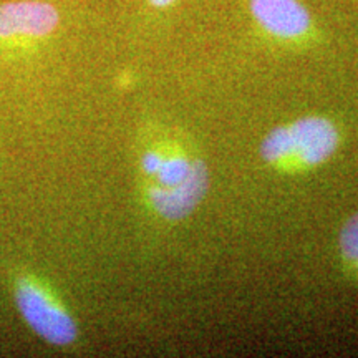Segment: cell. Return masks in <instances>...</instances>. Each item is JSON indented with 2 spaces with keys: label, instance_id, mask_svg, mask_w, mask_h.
<instances>
[{
  "label": "cell",
  "instance_id": "obj_2",
  "mask_svg": "<svg viewBox=\"0 0 358 358\" xmlns=\"http://www.w3.org/2000/svg\"><path fill=\"white\" fill-rule=\"evenodd\" d=\"M13 294L20 315L40 338L55 347H69L77 340L73 317L45 285L32 277H20Z\"/></svg>",
  "mask_w": 358,
  "mask_h": 358
},
{
  "label": "cell",
  "instance_id": "obj_9",
  "mask_svg": "<svg viewBox=\"0 0 358 358\" xmlns=\"http://www.w3.org/2000/svg\"><path fill=\"white\" fill-rule=\"evenodd\" d=\"M148 2H150L151 6L156 7V8H166L169 6H173L176 0H148Z\"/></svg>",
  "mask_w": 358,
  "mask_h": 358
},
{
  "label": "cell",
  "instance_id": "obj_3",
  "mask_svg": "<svg viewBox=\"0 0 358 358\" xmlns=\"http://www.w3.org/2000/svg\"><path fill=\"white\" fill-rule=\"evenodd\" d=\"M57 8L45 2L22 0L0 6V42L22 43L48 37L58 27Z\"/></svg>",
  "mask_w": 358,
  "mask_h": 358
},
{
  "label": "cell",
  "instance_id": "obj_4",
  "mask_svg": "<svg viewBox=\"0 0 358 358\" xmlns=\"http://www.w3.org/2000/svg\"><path fill=\"white\" fill-rule=\"evenodd\" d=\"M257 25L280 40L303 38L312 30L310 13L301 0H249Z\"/></svg>",
  "mask_w": 358,
  "mask_h": 358
},
{
  "label": "cell",
  "instance_id": "obj_6",
  "mask_svg": "<svg viewBox=\"0 0 358 358\" xmlns=\"http://www.w3.org/2000/svg\"><path fill=\"white\" fill-rule=\"evenodd\" d=\"M203 161L199 159H189V156L185 153H163V161L158 173L155 174V182L151 185L161 186V187H173L179 186L187 181L196 171V168Z\"/></svg>",
  "mask_w": 358,
  "mask_h": 358
},
{
  "label": "cell",
  "instance_id": "obj_1",
  "mask_svg": "<svg viewBox=\"0 0 358 358\" xmlns=\"http://www.w3.org/2000/svg\"><path fill=\"white\" fill-rule=\"evenodd\" d=\"M340 133L324 116H303L297 122L274 128L264 138L261 156L272 168L302 173L324 164L335 155Z\"/></svg>",
  "mask_w": 358,
  "mask_h": 358
},
{
  "label": "cell",
  "instance_id": "obj_7",
  "mask_svg": "<svg viewBox=\"0 0 358 358\" xmlns=\"http://www.w3.org/2000/svg\"><path fill=\"white\" fill-rule=\"evenodd\" d=\"M340 256L347 271L358 279V213L345 222L340 232Z\"/></svg>",
  "mask_w": 358,
  "mask_h": 358
},
{
  "label": "cell",
  "instance_id": "obj_5",
  "mask_svg": "<svg viewBox=\"0 0 358 358\" xmlns=\"http://www.w3.org/2000/svg\"><path fill=\"white\" fill-rule=\"evenodd\" d=\"M208 189V171L204 163H201L192 176L179 186L161 187L150 185L146 189L148 203L155 213L168 221H179L194 211V208L203 201Z\"/></svg>",
  "mask_w": 358,
  "mask_h": 358
},
{
  "label": "cell",
  "instance_id": "obj_8",
  "mask_svg": "<svg viewBox=\"0 0 358 358\" xmlns=\"http://www.w3.org/2000/svg\"><path fill=\"white\" fill-rule=\"evenodd\" d=\"M161 161H163V151L159 150H150L143 155L141 158V169L146 176L153 178L161 166Z\"/></svg>",
  "mask_w": 358,
  "mask_h": 358
}]
</instances>
